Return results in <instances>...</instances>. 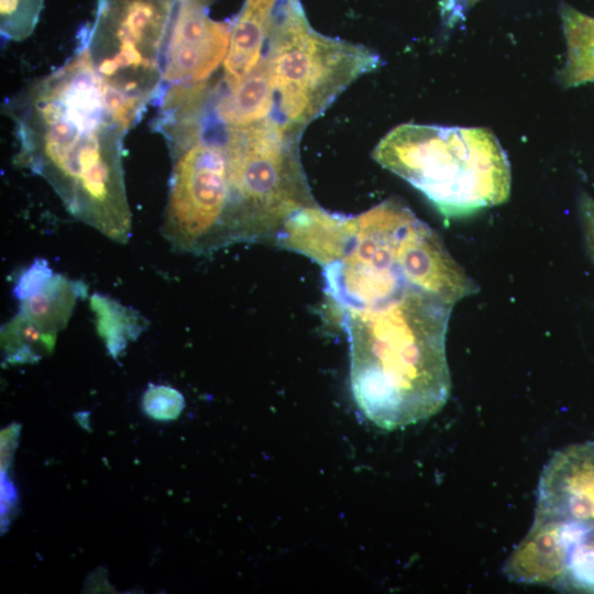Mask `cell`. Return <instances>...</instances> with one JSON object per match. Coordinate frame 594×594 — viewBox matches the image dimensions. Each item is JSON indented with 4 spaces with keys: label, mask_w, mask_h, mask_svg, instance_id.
I'll list each match as a JSON object with an SVG mask.
<instances>
[{
    "label": "cell",
    "mask_w": 594,
    "mask_h": 594,
    "mask_svg": "<svg viewBox=\"0 0 594 594\" xmlns=\"http://www.w3.org/2000/svg\"><path fill=\"white\" fill-rule=\"evenodd\" d=\"M211 0H179L168 45L164 89L173 85L207 84L224 61L230 25L208 16Z\"/></svg>",
    "instance_id": "cell-8"
},
{
    "label": "cell",
    "mask_w": 594,
    "mask_h": 594,
    "mask_svg": "<svg viewBox=\"0 0 594 594\" xmlns=\"http://www.w3.org/2000/svg\"><path fill=\"white\" fill-rule=\"evenodd\" d=\"M199 110L160 113L155 130L169 147L172 173L162 234L180 253L229 246V184L224 143L202 136Z\"/></svg>",
    "instance_id": "cell-6"
},
{
    "label": "cell",
    "mask_w": 594,
    "mask_h": 594,
    "mask_svg": "<svg viewBox=\"0 0 594 594\" xmlns=\"http://www.w3.org/2000/svg\"><path fill=\"white\" fill-rule=\"evenodd\" d=\"M275 102V90L267 61L262 59L239 84L228 88L216 106L226 127H244L267 119Z\"/></svg>",
    "instance_id": "cell-12"
},
{
    "label": "cell",
    "mask_w": 594,
    "mask_h": 594,
    "mask_svg": "<svg viewBox=\"0 0 594 594\" xmlns=\"http://www.w3.org/2000/svg\"><path fill=\"white\" fill-rule=\"evenodd\" d=\"M272 7L260 0H246L231 31L230 45L223 61L224 84H239L258 64L264 40L270 33Z\"/></svg>",
    "instance_id": "cell-11"
},
{
    "label": "cell",
    "mask_w": 594,
    "mask_h": 594,
    "mask_svg": "<svg viewBox=\"0 0 594 594\" xmlns=\"http://www.w3.org/2000/svg\"><path fill=\"white\" fill-rule=\"evenodd\" d=\"M16 492L13 484L7 479L6 472H1V527L9 526L10 518L16 504Z\"/></svg>",
    "instance_id": "cell-21"
},
{
    "label": "cell",
    "mask_w": 594,
    "mask_h": 594,
    "mask_svg": "<svg viewBox=\"0 0 594 594\" xmlns=\"http://www.w3.org/2000/svg\"><path fill=\"white\" fill-rule=\"evenodd\" d=\"M6 112L19 144L13 163L44 178L75 219L127 243L132 215L122 156L129 129L108 106L84 50L25 85Z\"/></svg>",
    "instance_id": "cell-1"
},
{
    "label": "cell",
    "mask_w": 594,
    "mask_h": 594,
    "mask_svg": "<svg viewBox=\"0 0 594 594\" xmlns=\"http://www.w3.org/2000/svg\"><path fill=\"white\" fill-rule=\"evenodd\" d=\"M561 19L566 41V61L559 73L563 87L594 82V18L562 4Z\"/></svg>",
    "instance_id": "cell-14"
},
{
    "label": "cell",
    "mask_w": 594,
    "mask_h": 594,
    "mask_svg": "<svg viewBox=\"0 0 594 594\" xmlns=\"http://www.w3.org/2000/svg\"><path fill=\"white\" fill-rule=\"evenodd\" d=\"M185 407V399L180 392L166 386L150 384L142 398L144 413L160 421L176 419Z\"/></svg>",
    "instance_id": "cell-18"
},
{
    "label": "cell",
    "mask_w": 594,
    "mask_h": 594,
    "mask_svg": "<svg viewBox=\"0 0 594 594\" xmlns=\"http://www.w3.org/2000/svg\"><path fill=\"white\" fill-rule=\"evenodd\" d=\"M535 519L579 528L584 538L594 529V441L558 451L547 463Z\"/></svg>",
    "instance_id": "cell-9"
},
{
    "label": "cell",
    "mask_w": 594,
    "mask_h": 594,
    "mask_svg": "<svg viewBox=\"0 0 594 594\" xmlns=\"http://www.w3.org/2000/svg\"><path fill=\"white\" fill-rule=\"evenodd\" d=\"M21 426L11 424L1 430V472H6L10 466L15 452Z\"/></svg>",
    "instance_id": "cell-20"
},
{
    "label": "cell",
    "mask_w": 594,
    "mask_h": 594,
    "mask_svg": "<svg viewBox=\"0 0 594 594\" xmlns=\"http://www.w3.org/2000/svg\"><path fill=\"white\" fill-rule=\"evenodd\" d=\"M267 65L284 123L298 130L360 76L381 64L371 50L314 32L297 0L272 29Z\"/></svg>",
    "instance_id": "cell-7"
},
{
    "label": "cell",
    "mask_w": 594,
    "mask_h": 594,
    "mask_svg": "<svg viewBox=\"0 0 594 594\" xmlns=\"http://www.w3.org/2000/svg\"><path fill=\"white\" fill-rule=\"evenodd\" d=\"M56 338L43 333L16 314L1 330V348L9 364L34 363L53 352Z\"/></svg>",
    "instance_id": "cell-16"
},
{
    "label": "cell",
    "mask_w": 594,
    "mask_h": 594,
    "mask_svg": "<svg viewBox=\"0 0 594 594\" xmlns=\"http://www.w3.org/2000/svg\"><path fill=\"white\" fill-rule=\"evenodd\" d=\"M54 275L48 262L36 258L28 268L23 270L13 286V295L23 300L33 294Z\"/></svg>",
    "instance_id": "cell-19"
},
{
    "label": "cell",
    "mask_w": 594,
    "mask_h": 594,
    "mask_svg": "<svg viewBox=\"0 0 594 594\" xmlns=\"http://www.w3.org/2000/svg\"><path fill=\"white\" fill-rule=\"evenodd\" d=\"M86 292L81 282L54 274L35 294L21 300L19 315L43 333L57 338L73 315L77 298Z\"/></svg>",
    "instance_id": "cell-13"
},
{
    "label": "cell",
    "mask_w": 594,
    "mask_h": 594,
    "mask_svg": "<svg viewBox=\"0 0 594 594\" xmlns=\"http://www.w3.org/2000/svg\"><path fill=\"white\" fill-rule=\"evenodd\" d=\"M580 543H585L594 549V529L591 530ZM579 543V544H580ZM578 546V544H576ZM574 548V547H573Z\"/></svg>",
    "instance_id": "cell-22"
},
{
    "label": "cell",
    "mask_w": 594,
    "mask_h": 594,
    "mask_svg": "<svg viewBox=\"0 0 594 594\" xmlns=\"http://www.w3.org/2000/svg\"><path fill=\"white\" fill-rule=\"evenodd\" d=\"M373 157L446 219L504 204L510 194L507 155L485 128L402 124L380 141Z\"/></svg>",
    "instance_id": "cell-3"
},
{
    "label": "cell",
    "mask_w": 594,
    "mask_h": 594,
    "mask_svg": "<svg viewBox=\"0 0 594 594\" xmlns=\"http://www.w3.org/2000/svg\"><path fill=\"white\" fill-rule=\"evenodd\" d=\"M90 304L97 317L99 336L112 358L117 359L128 342L135 340L144 330L145 320L130 308L99 294L91 297Z\"/></svg>",
    "instance_id": "cell-15"
},
{
    "label": "cell",
    "mask_w": 594,
    "mask_h": 594,
    "mask_svg": "<svg viewBox=\"0 0 594 594\" xmlns=\"http://www.w3.org/2000/svg\"><path fill=\"white\" fill-rule=\"evenodd\" d=\"M179 0H98L84 50L108 106L130 130L164 91Z\"/></svg>",
    "instance_id": "cell-4"
},
{
    "label": "cell",
    "mask_w": 594,
    "mask_h": 594,
    "mask_svg": "<svg viewBox=\"0 0 594 594\" xmlns=\"http://www.w3.org/2000/svg\"><path fill=\"white\" fill-rule=\"evenodd\" d=\"M44 0H0V30L8 41L21 42L34 31Z\"/></svg>",
    "instance_id": "cell-17"
},
{
    "label": "cell",
    "mask_w": 594,
    "mask_h": 594,
    "mask_svg": "<svg viewBox=\"0 0 594 594\" xmlns=\"http://www.w3.org/2000/svg\"><path fill=\"white\" fill-rule=\"evenodd\" d=\"M349 223L350 217L328 212L316 204L288 218L274 244L302 254L322 267L338 256Z\"/></svg>",
    "instance_id": "cell-10"
},
{
    "label": "cell",
    "mask_w": 594,
    "mask_h": 594,
    "mask_svg": "<svg viewBox=\"0 0 594 594\" xmlns=\"http://www.w3.org/2000/svg\"><path fill=\"white\" fill-rule=\"evenodd\" d=\"M454 305L408 284L355 298L333 315L349 342L353 398L380 428L416 424L446 405V336Z\"/></svg>",
    "instance_id": "cell-2"
},
{
    "label": "cell",
    "mask_w": 594,
    "mask_h": 594,
    "mask_svg": "<svg viewBox=\"0 0 594 594\" xmlns=\"http://www.w3.org/2000/svg\"><path fill=\"white\" fill-rule=\"evenodd\" d=\"M230 245L274 244L288 218L316 205L297 150V129L275 120L226 127Z\"/></svg>",
    "instance_id": "cell-5"
}]
</instances>
